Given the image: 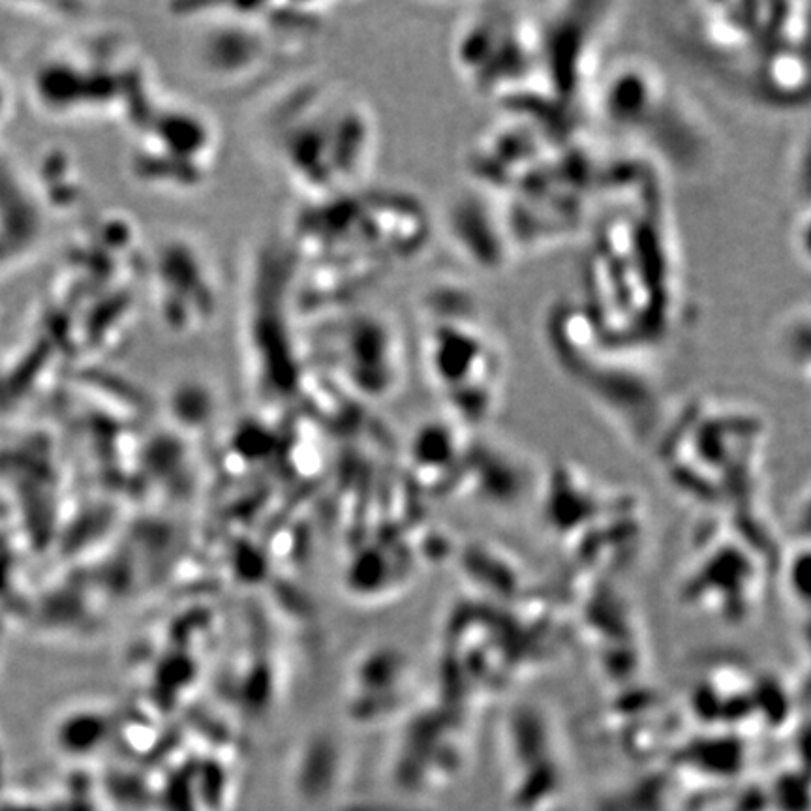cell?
Returning a JSON list of instances; mask_svg holds the SVG:
<instances>
[{
  "label": "cell",
  "instance_id": "cell-1",
  "mask_svg": "<svg viewBox=\"0 0 811 811\" xmlns=\"http://www.w3.org/2000/svg\"><path fill=\"white\" fill-rule=\"evenodd\" d=\"M584 231L586 316L614 348H656L673 333L684 295L658 162L631 156L605 166Z\"/></svg>",
  "mask_w": 811,
  "mask_h": 811
},
{
  "label": "cell",
  "instance_id": "cell-2",
  "mask_svg": "<svg viewBox=\"0 0 811 811\" xmlns=\"http://www.w3.org/2000/svg\"><path fill=\"white\" fill-rule=\"evenodd\" d=\"M688 17L704 53L761 102L791 89L808 70V2H695Z\"/></svg>",
  "mask_w": 811,
  "mask_h": 811
},
{
  "label": "cell",
  "instance_id": "cell-3",
  "mask_svg": "<svg viewBox=\"0 0 811 811\" xmlns=\"http://www.w3.org/2000/svg\"><path fill=\"white\" fill-rule=\"evenodd\" d=\"M434 301L423 338L430 382L455 421L479 425L496 412L504 395V344L468 291H445Z\"/></svg>",
  "mask_w": 811,
  "mask_h": 811
},
{
  "label": "cell",
  "instance_id": "cell-4",
  "mask_svg": "<svg viewBox=\"0 0 811 811\" xmlns=\"http://www.w3.org/2000/svg\"><path fill=\"white\" fill-rule=\"evenodd\" d=\"M603 121L658 149L663 162L676 160L691 168L701 153L703 134L669 79L646 59H622L597 79L592 108Z\"/></svg>",
  "mask_w": 811,
  "mask_h": 811
},
{
  "label": "cell",
  "instance_id": "cell-5",
  "mask_svg": "<svg viewBox=\"0 0 811 811\" xmlns=\"http://www.w3.org/2000/svg\"><path fill=\"white\" fill-rule=\"evenodd\" d=\"M774 348L783 367L808 380L810 376V308L793 307L781 316L774 329Z\"/></svg>",
  "mask_w": 811,
  "mask_h": 811
}]
</instances>
